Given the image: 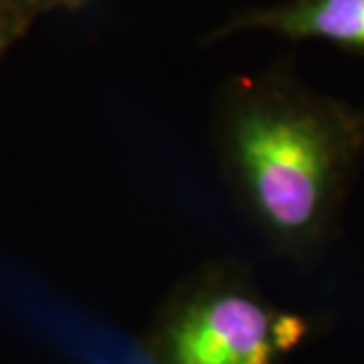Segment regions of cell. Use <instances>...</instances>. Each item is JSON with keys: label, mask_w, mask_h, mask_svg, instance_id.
Returning a JSON list of instances; mask_svg holds the SVG:
<instances>
[{"label": "cell", "mask_w": 364, "mask_h": 364, "mask_svg": "<svg viewBox=\"0 0 364 364\" xmlns=\"http://www.w3.org/2000/svg\"><path fill=\"white\" fill-rule=\"evenodd\" d=\"M9 31H11L9 25H6L4 21H0V51H2V49H4V45L9 43V37H11V35H9Z\"/></svg>", "instance_id": "cell-5"}, {"label": "cell", "mask_w": 364, "mask_h": 364, "mask_svg": "<svg viewBox=\"0 0 364 364\" xmlns=\"http://www.w3.org/2000/svg\"><path fill=\"white\" fill-rule=\"evenodd\" d=\"M215 144L237 205L263 239L289 259L318 257L364 158V109L275 67L225 85Z\"/></svg>", "instance_id": "cell-1"}, {"label": "cell", "mask_w": 364, "mask_h": 364, "mask_svg": "<svg viewBox=\"0 0 364 364\" xmlns=\"http://www.w3.org/2000/svg\"><path fill=\"white\" fill-rule=\"evenodd\" d=\"M310 326L272 306L245 273L213 267L168 299L152 330L160 364H279Z\"/></svg>", "instance_id": "cell-2"}, {"label": "cell", "mask_w": 364, "mask_h": 364, "mask_svg": "<svg viewBox=\"0 0 364 364\" xmlns=\"http://www.w3.org/2000/svg\"><path fill=\"white\" fill-rule=\"evenodd\" d=\"M261 31L294 41H324L346 51L364 53V0H284L231 16L210 39Z\"/></svg>", "instance_id": "cell-3"}, {"label": "cell", "mask_w": 364, "mask_h": 364, "mask_svg": "<svg viewBox=\"0 0 364 364\" xmlns=\"http://www.w3.org/2000/svg\"><path fill=\"white\" fill-rule=\"evenodd\" d=\"M41 6H47V9H65V11H73L79 9L83 4H87L90 0H35Z\"/></svg>", "instance_id": "cell-4"}]
</instances>
